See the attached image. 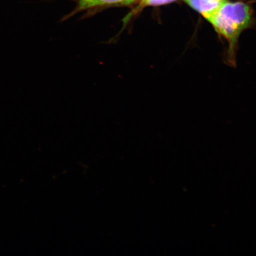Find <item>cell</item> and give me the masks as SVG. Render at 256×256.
<instances>
[{"label": "cell", "instance_id": "7a4b0ae2", "mask_svg": "<svg viewBox=\"0 0 256 256\" xmlns=\"http://www.w3.org/2000/svg\"><path fill=\"white\" fill-rule=\"evenodd\" d=\"M194 10L200 12L208 21L212 17L225 0H184Z\"/></svg>", "mask_w": 256, "mask_h": 256}, {"label": "cell", "instance_id": "5b68a950", "mask_svg": "<svg viewBox=\"0 0 256 256\" xmlns=\"http://www.w3.org/2000/svg\"><path fill=\"white\" fill-rule=\"evenodd\" d=\"M219 1H222V0H219Z\"/></svg>", "mask_w": 256, "mask_h": 256}, {"label": "cell", "instance_id": "3957f363", "mask_svg": "<svg viewBox=\"0 0 256 256\" xmlns=\"http://www.w3.org/2000/svg\"><path fill=\"white\" fill-rule=\"evenodd\" d=\"M135 0H76L78 7L76 12L85 10L98 6L118 4L124 3V4H130Z\"/></svg>", "mask_w": 256, "mask_h": 256}, {"label": "cell", "instance_id": "6da1fadb", "mask_svg": "<svg viewBox=\"0 0 256 256\" xmlns=\"http://www.w3.org/2000/svg\"><path fill=\"white\" fill-rule=\"evenodd\" d=\"M251 20V10L248 4L225 0L208 21L217 33L228 41L230 58L232 62L240 35L250 24Z\"/></svg>", "mask_w": 256, "mask_h": 256}, {"label": "cell", "instance_id": "277c9868", "mask_svg": "<svg viewBox=\"0 0 256 256\" xmlns=\"http://www.w3.org/2000/svg\"><path fill=\"white\" fill-rule=\"evenodd\" d=\"M176 0H144V5L146 6H160L168 4L174 2Z\"/></svg>", "mask_w": 256, "mask_h": 256}]
</instances>
